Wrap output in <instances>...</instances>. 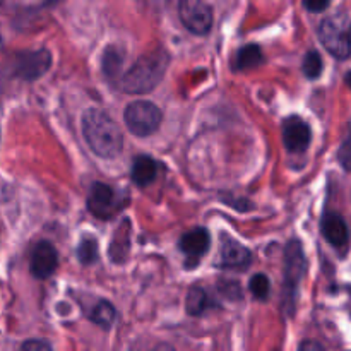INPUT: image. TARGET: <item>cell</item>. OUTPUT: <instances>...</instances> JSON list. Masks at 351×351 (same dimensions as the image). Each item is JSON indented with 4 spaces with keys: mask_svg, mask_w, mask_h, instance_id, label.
I'll use <instances>...</instances> for the list:
<instances>
[{
    "mask_svg": "<svg viewBox=\"0 0 351 351\" xmlns=\"http://www.w3.org/2000/svg\"><path fill=\"white\" fill-rule=\"evenodd\" d=\"M297 351H324V348H322L321 343L307 339V341H304L300 346H298Z\"/></svg>",
    "mask_w": 351,
    "mask_h": 351,
    "instance_id": "obj_25",
    "label": "cell"
},
{
    "mask_svg": "<svg viewBox=\"0 0 351 351\" xmlns=\"http://www.w3.org/2000/svg\"><path fill=\"white\" fill-rule=\"evenodd\" d=\"M307 269L304 247L298 240H290L285 249V283H283V311L287 315H293L297 300L298 285Z\"/></svg>",
    "mask_w": 351,
    "mask_h": 351,
    "instance_id": "obj_4",
    "label": "cell"
},
{
    "mask_svg": "<svg viewBox=\"0 0 351 351\" xmlns=\"http://www.w3.org/2000/svg\"><path fill=\"white\" fill-rule=\"evenodd\" d=\"M252 254L245 245L239 243L237 240L225 239L219 252V267L223 269H245L250 266Z\"/></svg>",
    "mask_w": 351,
    "mask_h": 351,
    "instance_id": "obj_11",
    "label": "cell"
},
{
    "mask_svg": "<svg viewBox=\"0 0 351 351\" xmlns=\"http://www.w3.org/2000/svg\"><path fill=\"white\" fill-rule=\"evenodd\" d=\"M302 71L308 79H317L322 74V58L317 51H308L302 64Z\"/></svg>",
    "mask_w": 351,
    "mask_h": 351,
    "instance_id": "obj_21",
    "label": "cell"
},
{
    "mask_svg": "<svg viewBox=\"0 0 351 351\" xmlns=\"http://www.w3.org/2000/svg\"><path fill=\"white\" fill-rule=\"evenodd\" d=\"M151 351H175V350L171 348L170 345H167V343H160V345L154 346V348L151 350Z\"/></svg>",
    "mask_w": 351,
    "mask_h": 351,
    "instance_id": "obj_27",
    "label": "cell"
},
{
    "mask_svg": "<svg viewBox=\"0 0 351 351\" xmlns=\"http://www.w3.org/2000/svg\"><path fill=\"white\" fill-rule=\"evenodd\" d=\"M122 51L119 47H108L106 48L105 55H103V72H105L108 77L117 75V72L122 69Z\"/></svg>",
    "mask_w": 351,
    "mask_h": 351,
    "instance_id": "obj_20",
    "label": "cell"
},
{
    "mask_svg": "<svg viewBox=\"0 0 351 351\" xmlns=\"http://www.w3.org/2000/svg\"><path fill=\"white\" fill-rule=\"evenodd\" d=\"M99 257V247L98 240L93 239L91 235H84L79 242L77 247V259L81 261V264L89 266V264H95Z\"/></svg>",
    "mask_w": 351,
    "mask_h": 351,
    "instance_id": "obj_19",
    "label": "cell"
},
{
    "mask_svg": "<svg viewBox=\"0 0 351 351\" xmlns=\"http://www.w3.org/2000/svg\"><path fill=\"white\" fill-rule=\"evenodd\" d=\"M115 317H117V311L108 300H99L98 304H96V307L93 308L91 321L95 322L96 326H99V328L108 329L110 326L113 324V321H115Z\"/></svg>",
    "mask_w": 351,
    "mask_h": 351,
    "instance_id": "obj_18",
    "label": "cell"
},
{
    "mask_svg": "<svg viewBox=\"0 0 351 351\" xmlns=\"http://www.w3.org/2000/svg\"><path fill=\"white\" fill-rule=\"evenodd\" d=\"M319 40L335 58H348L351 55V19L348 14L336 12L324 17L319 26Z\"/></svg>",
    "mask_w": 351,
    "mask_h": 351,
    "instance_id": "obj_3",
    "label": "cell"
},
{
    "mask_svg": "<svg viewBox=\"0 0 351 351\" xmlns=\"http://www.w3.org/2000/svg\"><path fill=\"white\" fill-rule=\"evenodd\" d=\"M178 14L184 26L192 34L204 36L211 31L213 26V10L208 3L201 0H182L178 3Z\"/></svg>",
    "mask_w": 351,
    "mask_h": 351,
    "instance_id": "obj_7",
    "label": "cell"
},
{
    "mask_svg": "<svg viewBox=\"0 0 351 351\" xmlns=\"http://www.w3.org/2000/svg\"><path fill=\"white\" fill-rule=\"evenodd\" d=\"M123 208L122 195L117 194L110 185L96 182L91 187L88 197V209L93 216L98 219H112L113 216L119 215Z\"/></svg>",
    "mask_w": 351,
    "mask_h": 351,
    "instance_id": "obj_6",
    "label": "cell"
},
{
    "mask_svg": "<svg viewBox=\"0 0 351 351\" xmlns=\"http://www.w3.org/2000/svg\"><path fill=\"white\" fill-rule=\"evenodd\" d=\"M261 64H263V50L257 45H247V47L240 48L233 60L235 71H249Z\"/></svg>",
    "mask_w": 351,
    "mask_h": 351,
    "instance_id": "obj_17",
    "label": "cell"
},
{
    "mask_svg": "<svg viewBox=\"0 0 351 351\" xmlns=\"http://www.w3.org/2000/svg\"><path fill=\"white\" fill-rule=\"evenodd\" d=\"M312 141V130L305 120L293 115L283 122V144L290 153H304Z\"/></svg>",
    "mask_w": 351,
    "mask_h": 351,
    "instance_id": "obj_9",
    "label": "cell"
},
{
    "mask_svg": "<svg viewBox=\"0 0 351 351\" xmlns=\"http://www.w3.org/2000/svg\"><path fill=\"white\" fill-rule=\"evenodd\" d=\"M163 113L154 103L146 101V99H137L127 105L123 120L125 125L134 136L147 137L160 129Z\"/></svg>",
    "mask_w": 351,
    "mask_h": 351,
    "instance_id": "obj_5",
    "label": "cell"
},
{
    "mask_svg": "<svg viewBox=\"0 0 351 351\" xmlns=\"http://www.w3.org/2000/svg\"><path fill=\"white\" fill-rule=\"evenodd\" d=\"M158 163L149 156H137L132 165V180L139 187H146L156 178Z\"/></svg>",
    "mask_w": 351,
    "mask_h": 351,
    "instance_id": "obj_14",
    "label": "cell"
},
{
    "mask_svg": "<svg viewBox=\"0 0 351 351\" xmlns=\"http://www.w3.org/2000/svg\"><path fill=\"white\" fill-rule=\"evenodd\" d=\"M211 245V235L206 228H194L191 232L184 233L178 242V247L189 257H201L204 256Z\"/></svg>",
    "mask_w": 351,
    "mask_h": 351,
    "instance_id": "obj_12",
    "label": "cell"
},
{
    "mask_svg": "<svg viewBox=\"0 0 351 351\" xmlns=\"http://www.w3.org/2000/svg\"><path fill=\"white\" fill-rule=\"evenodd\" d=\"M19 351H51V348L50 345H47L45 341L29 339V341H26L23 346H21Z\"/></svg>",
    "mask_w": 351,
    "mask_h": 351,
    "instance_id": "obj_24",
    "label": "cell"
},
{
    "mask_svg": "<svg viewBox=\"0 0 351 351\" xmlns=\"http://www.w3.org/2000/svg\"><path fill=\"white\" fill-rule=\"evenodd\" d=\"M304 7L307 10H314V12H321V10L328 9L329 2L322 0V2H304Z\"/></svg>",
    "mask_w": 351,
    "mask_h": 351,
    "instance_id": "obj_26",
    "label": "cell"
},
{
    "mask_svg": "<svg viewBox=\"0 0 351 351\" xmlns=\"http://www.w3.org/2000/svg\"><path fill=\"white\" fill-rule=\"evenodd\" d=\"M0 47H2V40H0Z\"/></svg>",
    "mask_w": 351,
    "mask_h": 351,
    "instance_id": "obj_29",
    "label": "cell"
},
{
    "mask_svg": "<svg viewBox=\"0 0 351 351\" xmlns=\"http://www.w3.org/2000/svg\"><path fill=\"white\" fill-rule=\"evenodd\" d=\"M321 230L324 239L328 240L331 245L335 247H345L348 242V226H346L345 219L336 213H328L322 218Z\"/></svg>",
    "mask_w": 351,
    "mask_h": 351,
    "instance_id": "obj_13",
    "label": "cell"
},
{
    "mask_svg": "<svg viewBox=\"0 0 351 351\" xmlns=\"http://www.w3.org/2000/svg\"><path fill=\"white\" fill-rule=\"evenodd\" d=\"M58 266V256L55 247L50 242L43 240L34 245L33 252H31L29 261V271L34 278L38 280H47L51 274L57 271Z\"/></svg>",
    "mask_w": 351,
    "mask_h": 351,
    "instance_id": "obj_10",
    "label": "cell"
},
{
    "mask_svg": "<svg viewBox=\"0 0 351 351\" xmlns=\"http://www.w3.org/2000/svg\"><path fill=\"white\" fill-rule=\"evenodd\" d=\"M249 288L257 300H266V298L269 297L271 290L269 278H267L266 274H256V276L250 278Z\"/></svg>",
    "mask_w": 351,
    "mask_h": 351,
    "instance_id": "obj_22",
    "label": "cell"
},
{
    "mask_svg": "<svg viewBox=\"0 0 351 351\" xmlns=\"http://www.w3.org/2000/svg\"><path fill=\"white\" fill-rule=\"evenodd\" d=\"M130 249V223L127 219H123L122 225L119 226V230L113 235L112 247H110V257L113 259V263H123L125 257L129 256Z\"/></svg>",
    "mask_w": 351,
    "mask_h": 351,
    "instance_id": "obj_15",
    "label": "cell"
},
{
    "mask_svg": "<svg viewBox=\"0 0 351 351\" xmlns=\"http://www.w3.org/2000/svg\"><path fill=\"white\" fill-rule=\"evenodd\" d=\"M82 134L93 153L105 160L117 158L123 147L119 125L103 110L88 108L82 113Z\"/></svg>",
    "mask_w": 351,
    "mask_h": 351,
    "instance_id": "obj_1",
    "label": "cell"
},
{
    "mask_svg": "<svg viewBox=\"0 0 351 351\" xmlns=\"http://www.w3.org/2000/svg\"><path fill=\"white\" fill-rule=\"evenodd\" d=\"M346 84H348L350 86V88H351V72H348V74H346Z\"/></svg>",
    "mask_w": 351,
    "mask_h": 351,
    "instance_id": "obj_28",
    "label": "cell"
},
{
    "mask_svg": "<svg viewBox=\"0 0 351 351\" xmlns=\"http://www.w3.org/2000/svg\"><path fill=\"white\" fill-rule=\"evenodd\" d=\"M51 55L48 50L23 51L16 57L14 64V75L24 81H34L41 77L50 69Z\"/></svg>",
    "mask_w": 351,
    "mask_h": 351,
    "instance_id": "obj_8",
    "label": "cell"
},
{
    "mask_svg": "<svg viewBox=\"0 0 351 351\" xmlns=\"http://www.w3.org/2000/svg\"><path fill=\"white\" fill-rule=\"evenodd\" d=\"M170 64V55L163 48L144 53L132 67L120 77V89L129 95H146L153 91L163 79Z\"/></svg>",
    "mask_w": 351,
    "mask_h": 351,
    "instance_id": "obj_2",
    "label": "cell"
},
{
    "mask_svg": "<svg viewBox=\"0 0 351 351\" xmlns=\"http://www.w3.org/2000/svg\"><path fill=\"white\" fill-rule=\"evenodd\" d=\"M213 307H215V300L209 297L204 288H191V291L187 293V300H185V308H187L189 315L201 317L202 314H206Z\"/></svg>",
    "mask_w": 351,
    "mask_h": 351,
    "instance_id": "obj_16",
    "label": "cell"
},
{
    "mask_svg": "<svg viewBox=\"0 0 351 351\" xmlns=\"http://www.w3.org/2000/svg\"><path fill=\"white\" fill-rule=\"evenodd\" d=\"M338 158H339V163L343 165V168L351 171V125L348 130V136H346V139L343 141L341 147H339Z\"/></svg>",
    "mask_w": 351,
    "mask_h": 351,
    "instance_id": "obj_23",
    "label": "cell"
}]
</instances>
